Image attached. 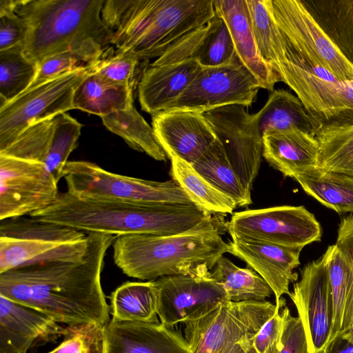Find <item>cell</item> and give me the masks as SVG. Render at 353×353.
Here are the masks:
<instances>
[{
	"mask_svg": "<svg viewBox=\"0 0 353 353\" xmlns=\"http://www.w3.org/2000/svg\"><path fill=\"white\" fill-rule=\"evenodd\" d=\"M116 236L88 233L85 254L79 260L25 266L0 274V295L39 310L59 323H109L101 275L107 250Z\"/></svg>",
	"mask_w": 353,
	"mask_h": 353,
	"instance_id": "1",
	"label": "cell"
},
{
	"mask_svg": "<svg viewBox=\"0 0 353 353\" xmlns=\"http://www.w3.org/2000/svg\"><path fill=\"white\" fill-rule=\"evenodd\" d=\"M105 0H13L27 28L23 52L39 64L52 55L72 52L87 65L112 46L102 17Z\"/></svg>",
	"mask_w": 353,
	"mask_h": 353,
	"instance_id": "2",
	"label": "cell"
},
{
	"mask_svg": "<svg viewBox=\"0 0 353 353\" xmlns=\"http://www.w3.org/2000/svg\"><path fill=\"white\" fill-rule=\"evenodd\" d=\"M213 214L195 205L138 203L80 198L60 193L51 206L30 215L78 230L112 234L173 235L188 231Z\"/></svg>",
	"mask_w": 353,
	"mask_h": 353,
	"instance_id": "3",
	"label": "cell"
},
{
	"mask_svg": "<svg viewBox=\"0 0 353 353\" xmlns=\"http://www.w3.org/2000/svg\"><path fill=\"white\" fill-rule=\"evenodd\" d=\"M102 17L116 50L159 58L215 14L213 0H105Z\"/></svg>",
	"mask_w": 353,
	"mask_h": 353,
	"instance_id": "4",
	"label": "cell"
},
{
	"mask_svg": "<svg viewBox=\"0 0 353 353\" xmlns=\"http://www.w3.org/2000/svg\"><path fill=\"white\" fill-rule=\"evenodd\" d=\"M213 216L177 234H130L117 236L115 265L127 276L154 281L169 275L211 276L217 260L229 252Z\"/></svg>",
	"mask_w": 353,
	"mask_h": 353,
	"instance_id": "5",
	"label": "cell"
},
{
	"mask_svg": "<svg viewBox=\"0 0 353 353\" xmlns=\"http://www.w3.org/2000/svg\"><path fill=\"white\" fill-rule=\"evenodd\" d=\"M88 234L73 228L20 216L1 221L0 274L25 266L81 259Z\"/></svg>",
	"mask_w": 353,
	"mask_h": 353,
	"instance_id": "6",
	"label": "cell"
},
{
	"mask_svg": "<svg viewBox=\"0 0 353 353\" xmlns=\"http://www.w3.org/2000/svg\"><path fill=\"white\" fill-rule=\"evenodd\" d=\"M275 310L268 301L221 303L184 323L188 353H256L254 337Z\"/></svg>",
	"mask_w": 353,
	"mask_h": 353,
	"instance_id": "7",
	"label": "cell"
},
{
	"mask_svg": "<svg viewBox=\"0 0 353 353\" xmlns=\"http://www.w3.org/2000/svg\"><path fill=\"white\" fill-rule=\"evenodd\" d=\"M63 177L67 191L80 198L138 203L195 205L172 179L156 181L124 176L85 161H68L63 168Z\"/></svg>",
	"mask_w": 353,
	"mask_h": 353,
	"instance_id": "8",
	"label": "cell"
},
{
	"mask_svg": "<svg viewBox=\"0 0 353 353\" xmlns=\"http://www.w3.org/2000/svg\"><path fill=\"white\" fill-rule=\"evenodd\" d=\"M274 71L294 90L319 128L353 125V80L339 79L314 63L299 59L294 64L283 61Z\"/></svg>",
	"mask_w": 353,
	"mask_h": 353,
	"instance_id": "9",
	"label": "cell"
},
{
	"mask_svg": "<svg viewBox=\"0 0 353 353\" xmlns=\"http://www.w3.org/2000/svg\"><path fill=\"white\" fill-rule=\"evenodd\" d=\"M91 63L50 79L0 107V152L30 125L73 110V97Z\"/></svg>",
	"mask_w": 353,
	"mask_h": 353,
	"instance_id": "10",
	"label": "cell"
},
{
	"mask_svg": "<svg viewBox=\"0 0 353 353\" xmlns=\"http://www.w3.org/2000/svg\"><path fill=\"white\" fill-rule=\"evenodd\" d=\"M227 229L232 239L271 243L297 250L319 242L322 229L304 206L280 205L233 214Z\"/></svg>",
	"mask_w": 353,
	"mask_h": 353,
	"instance_id": "11",
	"label": "cell"
},
{
	"mask_svg": "<svg viewBox=\"0 0 353 353\" xmlns=\"http://www.w3.org/2000/svg\"><path fill=\"white\" fill-rule=\"evenodd\" d=\"M286 43L339 79L353 80V67L314 21L301 0H265Z\"/></svg>",
	"mask_w": 353,
	"mask_h": 353,
	"instance_id": "12",
	"label": "cell"
},
{
	"mask_svg": "<svg viewBox=\"0 0 353 353\" xmlns=\"http://www.w3.org/2000/svg\"><path fill=\"white\" fill-rule=\"evenodd\" d=\"M261 85L237 58L233 62L201 67L185 91L166 111L203 114L229 105L245 107L253 103Z\"/></svg>",
	"mask_w": 353,
	"mask_h": 353,
	"instance_id": "13",
	"label": "cell"
},
{
	"mask_svg": "<svg viewBox=\"0 0 353 353\" xmlns=\"http://www.w3.org/2000/svg\"><path fill=\"white\" fill-rule=\"evenodd\" d=\"M57 183L43 163L0 155V220L51 206L59 197Z\"/></svg>",
	"mask_w": 353,
	"mask_h": 353,
	"instance_id": "14",
	"label": "cell"
},
{
	"mask_svg": "<svg viewBox=\"0 0 353 353\" xmlns=\"http://www.w3.org/2000/svg\"><path fill=\"white\" fill-rule=\"evenodd\" d=\"M244 188L251 192L263 156V139L253 114L242 105L220 107L203 113Z\"/></svg>",
	"mask_w": 353,
	"mask_h": 353,
	"instance_id": "15",
	"label": "cell"
},
{
	"mask_svg": "<svg viewBox=\"0 0 353 353\" xmlns=\"http://www.w3.org/2000/svg\"><path fill=\"white\" fill-rule=\"evenodd\" d=\"M161 323L174 327L202 316L229 301L221 284L211 276L169 275L153 281Z\"/></svg>",
	"mask_w": 353,
	"mask_h": 353,
	"instance_id": "16",
	"label": "cell"
},
{
	"mask_svg": "<svg viewBox=\"0 0 353 353\" xmlns=\"http://www.w3.org/2000/svg\"><path fill=\"white\" fill-rule=\"evenodd\" d=\"M288 296L303 324L308 353H321L331 335L334 310L325 254L305 265Z\"/></svg>",
	"mask_w": 353,
	"mask_h": 353,
	"instance_id": "17",
	"label": "cell"
},
{
	"mask_svg": "<svg viewBox=\"0 0 353 353\" xmlns=\"http://www.w3.org/2000/svg\"><path fill=\"white\" fill-rule=\"evenodd\" d=\"M152 128L167 157L194 163L217 139L203 114L165 111L152 115Z\"/></svg>",
	"mask_w": 353,
	"mask_h": 353,
	"instance_id": "18",
	"label": "cell"
},
{
	"mask_svg": "<svg viewBox=\"0 0 353 353\" xmlns=\"http://www.w3.org/2000/svg\"><path fill=\"white\" fill-rule=\"evenodd\" d=\"M65 332L52 317L0 295V353H27Z\"/></svg>",
	"mask_w": 353,
	"mask_h": 353,
	"instance_id": "19",
	"label": "cell"
},
{
	"mask_svg": "<svg viewBox=\"0 0 353 353\" xmlns=\"http://www.w3.org/2000/svg\"><path fill=\"white\" fill-rule=\"evenodd\" d=\"M103 330V353H188V345L181 332L159 321L112 319Z\"/></svg>",
	"mask_w": 353,
	"mask_h": 353,
	"instance_id": "20",
	"label": "cell"
},
{
	"mask_svg": "<svg viewBox=\"0 0 353 353\" xmlns=\"http://www.w3.org/2000/svg\"><path fill=\"white\" fill-rule=\"evenodd\" d=\"M237 58L228 26L215 12L206 24L180 39L151 65L194 60L201 67H216Z\"/></svg>",
	"mask_w": 353,
	"mask_h": 353,
	"instance_id": "21",
	"label": "cell"
},
{
	"mask_svg": "<svg viewBox=\"0 0 353 353\" xmlns=\"http://www.w3.org/2000/svg\"><path fill=\"white\" fill-rule=\"evenodd\" d=\"M229 253L245 261L269 285L278 303L290 294L289 285L296 281L293 270L300 265L301 250L253 241L232 239Z\"/></svg>",
	"mask_w": 353,
	"mask_h": 353,
	"instance_id": "22",
	"label": "cell"
},
{
	"mask_svg": "<svg viewBox=\"0 0 353 353\" xmlns=\"http://www.w3.org/2000/svg\"><path fill=\"white\" fill-rule=\"evenodd\" d=\"M201 68L194 60L150 65L138 83L142 110L152 115L168 110L185 91Z\"/></svg>",
	"mask_w": 353,
	"mask_h": 353,
	"instance_id": "23",
	"label": "cell"
},
{
	"mask_svg": "<svg viewBox=\"0 0 353 353\" xmlns=\"http://www.w3.org/2000/svg\"><path fill=\"white\" fill-rule=\"evenodd\" d=\"M213 3L215 12L228 26L240 61L258 80L261 88L273 91L280 79L259 52L245 0H213Z\"/></svg>",
	"mask_w": 353,
	"mask_h": 353,
	"instance_id": "24",
	"label": "cell"
},
{
	"mask_svg": "<svg viewBox=\"0 0 353 353\" xmlns=\"http://www.w3.org/2000/svg\"><path fill=\"white\" fill-rule=\"evenodd\" d=\"M263 157L285 177L294 178L320 168L315 135L299 130L265 134Z\"/></svg>",
	"mask_w": 353,
	"mask_h": 353,
	"instance_id": "25",
	"label": "cell"
},
{
	"mask_svg": "<svg viewBox=\"0 0 353 353\" xmlns=\"http://www.w3.org/2000/svg\"><path fill=\"white\" fill-rule=\"evenodd\" d=\"M253 117L262 137L291 130L315 135L319 128L298 97L282 89L274 90L264 106Z\"/></svg>",
	"mask_w": 353,
	"mask_h": 353,
	"instance_id": "26",
	"label": "cell"
},
{
	"mask_svg": "<svg viewBox=\"0 0 353 353\" xmlns=\"http://www.w3.org/2000/svg\"><path fill=\"white\" fill-rule=\"evenodd\" d=\"M314 21L353 67V0H301Z\"/></svg>",
	"mask_w": 353,
	"mask_h": 353,
	"instance_id": "27",
	"label": "cell"
},
{
	"mask_svg": "<svg viewBox=\"0 0 353 353\" xmlns=\"http://www.w3.org/2000/svg\"><path fill=\"white\" fill-rule=\"evenodd\" d=\"M324 254L334 307L330 340L337 333L353 327V265L335 244L328 246Z\"/></svg>",
	"mask_w": 353,
	"mask_h": 353,
	"instance_id": "28",
	"label": "cell"
},
{
	"mask_svg": "<svg viewBox=\"0 0 353 353\" xmlns=\"http://www.w3.org/2000/svg\"><path fill=\"white\" fill-rule=\"evenodd\" d=\"M133 90L110 83L91 70L74 92L73 108L101 117L133 104Z\"/></svg>",
	"mask_w": 353,
	"mask_h": 353,
	"instance_id": "29",
	"label": "cell"
},
{
	"mask_svg": "<svg viewBox=\"0 0 353 353\" xmlns=\"http://www.w3.org/2000/svg\"><path fill=\"white\" fill-rule=\"evenodd\" d=\"M293 179L307 195L326 208L339 214H353V176L319 168Z\"/></svg>",
	"mask_w": 353,
	"mask_h": 353,
	"instance_id": "30",
	"label": "cell"
},
{
	"mask_svg": "<svg viewBox=\"0 0 353 353\" xmlns=\"http://www.w3.org/2000/svg\"><path fill=\"white\" fill-rule=\"evenodd\" d=\"M170 176L192 202L213 215L232 214L235 201L200 175L192 165L180 159L172 158Z\"/></svg>",
	"mask_w": 353,
	"mask_h": 353,
	"instance_id": "31",
	"label": "cell"
},
{
	"mask_svg": "<svg viewBox=\"0 0 353 353\" xmlns=\"http://www.w3.org/2000/svg\"><path fill=\"white\" fill-rule=\"evenodd\" d=\"M191 165L213 186L232 198L237 206L248 207L252 203L251 192L243 185L218 139Z\"/></svg>",
	"mask_w": 353,
	"mask_h": 353,
	"instance_id": "32",
	"label": "cell"
},
{
	"mask_svg": "<svg viewBox=\"0 0 353 353\" xmlns=\"http://www.w3.org/2000/svg\"><path fill=\"white\" fill-rule=\"evenodd\" d=\"M110 301L113 320L159 322L157 292L153 281L126 282L112 293Z\"/></svg>",
	"mask_w": 353,
	"mask_h": 353,
	"instance_id": "33",
	"label": "cell"
},
{
	"mask_svg": "<svg viewBox=\"0 0 353 353\" xmlns=\"http://www.w3.org/2000/svg\"><path fill=\"white\" fill-rule=\"evenodd\" d=\"M101 118L103 124L121 137L131 148L144 152L154 160H166L167 155L159 144L152 126L137 110L134 103L125 110Z\"/></svg>",
	"mask_w": 353,
	"mask_h": 353,
	"instance_id": "34",
	"label": "cell"
},
{
	"mask_svg": "<svg viewBox=\"0 0 353 353\" xmlns=\"http://www.w3.org/2000/svg\"><path fill=\"white\" fill-rule=\"evenodd\" d=\"M211 277L224 288L232 302L265 301L273 291L265 280L251 268H241L221 256L211 271Z\"/></svg>",
	"mask_w": 353,
	"mask_h": 353,
	"instance_id": "35",
	"label": "cell"
},
{
	"mask_svg": "<svg viewBox=\"0 0 353 353\" xmlns=\"http://www.w3.org/2000/svg\"><path fill=\"white\" fill-rule=\"evenodd\" d=\"M315 137L319 145L320 168L353 176V125L319 128Z\"/></svg>",
	"mask_w": 353,
	"mask_h": 353,
	"instance_id": "36",
	"label": "cell"
},
{
	"mask_svg": "<svg viewBox=\"0 0 353 353\" xmlns=\"http://www.w3.org/2000/svg\"><path fill=\"white\" fill-rule=\"evenodd\" d=\"M37 72V64L25 56L22 45L0 51V107L26 91Z\"/></svg>",
	"mask_w": 353,
	"mask_h": 353,
	"instance_id": "37",
	"label": "cell"
},
{
	"mask_svg": "<svg viewBox=\"0 0 353 353\" xmlns=\"http://www.w3.org/2000/svg\"><path fill=\"white\" fill-rule=\"evenodd\" d=\"M82 124L66 112L55 117L52 142L43 162L57 182L63 177V168L70 154L77 147Z\"/></svg>",
	"mask_w": 353,
	"mask_h": 353,
	"instance_id": "38",
	"label": "cell"
},
{
	"mask_svg": "<svg viewBox=\"0 0 353 353\" xmlns=\"http://www.w3.org/2000/svg\"><path fill=\"white\" fill-rule=\"evenodd\" d=\"M55 117L30 125L0 155L44 162L52 142Z\"/></svg>",
	"mask_w": 353,
	"mask_h": 353,
	"instance_id": "39",
	"label": "cell"
},
{
	"mask_svg": "<svg viewBox=\"0 0 353 353\" xmlns=\"http://www.w3.org/2000/svg\"><path fill=\"white\" fill-rule=\"evenodd\" d=\"M113 50L114 47L111 46L97 61L91 63L92 72L110 83L134 89L141 60L128 53Z\"/></svg>",
	"mask_w": 353,
	"mask_h": 353,
	"instance_id": "40",
	"label": "cell"
},
{
	"mask_svg": "<svg viewBox=\"0 0 353 353\" xmlns=\"http://www.w3.org/2000/svg\"><path fill=\"white\" fill-rule=\"evenodd\" d=\"M103 327L97 323L67 325L62 342L48 353H103Z\"/></svg>",
	"mask_w": 353,
	"mask_h": 353,
	"instance_id": "41",
	"label": "cell"
},
{
	"mask_svg": "<svg viewBox=\"0 0 353 353\" xmlns=\"http://www.w3.org/2000/svg\"><path fill=\"white\" fill-rule=\"evenodd\" d=\"M275 304L274 314L262 325L254 337L253 345L256 353H279L281 350L285 300L281 298Z\"/></svg>",
	"mask_w": 353,
	"mask_h": 353,
	"instance_id": "42",
	"label": "cell"
},
{
	"mask_svg": "<svg viewBox=\"0 0 353 353\" xmlns=\"http://www.w3.org/2000/svg\"><path fill=\"white\" fill-rule=\"evenodd\" d=\"M27 28L13 10V0H0V51L22 45Z\"/></svg>",
	"mask_w": 353,
	"mask_h": 353,
	"instance_id": "43",
	"label": "cell"
},
{
	"mask_svg": "<svg viewBox=\"0 0 353 353\" xmlns=\"http://www.w3.org/2000/svg\"><path fill=\"white\" fill-rule=\"evenodd\" d=\"M85 65L87 64L72 52L48 57L37 64V74L27 90Z\"/></svg>",
	"mask_w": 353,
	"mask_h": 353,
	"instance_id": "44",
	"label": "cell"
},
{
	"mask_svg": "<svg viewBox=\"0 0 353 353\" xmlns=\"http://www.w3.org/2000/svg\"><path fill=\"white\" fill-rule=\"evenodd\" d=\"M283 310L285 321L279 353H308L306 336L301 319L292 316L288 307L284 306Z\"/></svg>",
	"mask_w": 353,
	"mask_h": 353,
	"instance_id": "45",
	"label": "cell"
},
{
	"mask_svg": "<svg viewBox=\"0 0 353 353\" xmlns=\"http://www.w3.org/2000/svg\"><path fill=\"white\" fill-rule=\"evenodd\" d=\"M335 245L353 265V214L343 217L339 225Z\"/></svg>",
	"mask_w": 353,
	"mask_h": 353,
	"instance_id": "46",
	"label": "cell"
},
{
	"mask_svg": "<svg viewBox=\"0 0 353 353\" xmlns=\"http://www.w3.org/2000/svg\"><path fill=\"white\" fill-rule=\"evenodd\" d=\"M321 353H353V339L349 332L337 333L327 342Z\"/></svg>",
	"mask_w": 353,
	"mask_h": 353,
	"instance_id": "47",
	"label": "cell"
},
{
	"mask_svg": "<svg viewBox=\"0 0 353 353\" xmlns=\"http://www.w3.org/2000/svg\"><path fill=\"white\" fill-rule=\"evenodd\" d=\"M347 331L349 332L352 339H353V327L352 329L349 330H347Z\"/></svg>",
	"mask_w": 353,
	"mask_h": 353,
	"instance_id": "48",
	"label": "cell"
}]
</instances>
